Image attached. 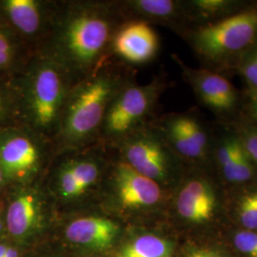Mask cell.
I'll return each instance as SVG.
<instances>
[{"label":"cell","instance_id":"ba28073f","mask_svg":"<svg viewBox=\"0 0 257 257\" xmlns=\"http://www.w3.org/2000/svg\"><path fill=\"white\" fill-rule=\"evenodd\" d=\"M57 4L58 0H5L0 12L12 31L37 54L51 35Z\"/></svg>","mask_w":257,"mask_h":257},{"label":"cell","instance_id":"f1b7e54d","mask_svg":"<svg viewBox=\"0 0 257 257\" xmlns=\"http://www.w3.org/2000/svg\"><path fill=\"white\" fill-rule=\"evenodd\" d=\"M7 181V179H6V177H5V175L3 174V172H2V170L0 169V188L2 187V185L5 183Z\"/></svg>","mask_w":257,"mask_h":257},{"label":"cell","instance_id":"9a60e30c","mask_svg":"<svg viewBox=\"0 0 257 257\" xmlns=\"http://www.w3.org/2000/svg\"><path fill=\"white\" fill-rule=\"evenodd\" d=\"M46 199L43 192L35 187L17 193L6 208V226L16 237L25 236L44 219Z\"/></svg>","mask_w":257,"mask_h":257},{"label":"cell","instance_id":"7a4b0ae2","mask_svg":"<svg viewBox=\"0 0 257 257\" xmlns=\"http://www.w3.org/2000/svg\"><path fill=\"white\" fill-rule=\"evenodd\" d=\"M135 79L134 68L109 58L92 74L74 83L54 140L56 154L98 142L110 102Z\"/></svg>","mask_w":257,"mask_h":257},{"label":"cell","instance_id":"8992f818","mask_svg":"<svg viewBox=\"0 0 257 257\" xmlns=\"http://www.w3.org/2000/svg\"><path fill=\"white\" fill-rule=\"evenodd\" d=\"M56 155L51 138L20 124L0 133V169L7 181L27 182L48 171Z\"/></svg>","mask_w":257,"mask_h":257},{"label":"cell","instance_id":"83f0119b","mask_svg":"<svg viewBox=\"0 0 257 257\" xmlns=\"http://www.w3.org/2000/svg\"><path fill=\"white\" fill-rule=\"evenodd\" d=\"M4 257H19V252L16 248L8 247L5 254H4Z\"/></svg>","mask_w":257,"mask_h":257},{"label":"cell","instance_id":"e0dca14e","mask_svg":"<svg viewBox=\"0 0 257 257\" xmlns=\"http://www.w3.org/2000/svg\"><path fill=\"white\" fill-rule=\"evenodd\" d=\"M215 158L225 179L231 183L248 182L253 175V162L239 134H227L214 147Z\"/></svg>","mask_w":257,"mask_h":257},{"label":"cell","instance_id":"4316f807","mask_svg":"<svg viewBox=\"0 0 257 257\" xmlns=\"http://www.w3.org/2000/svg\"><path fill=\"white\" fill-rule=\"evenodd\" d=\"M188 257H224L220 253L210 249H199L192 252Z\"/></svg>","mask_w":257,"mask_h":257},{"label":"cell","instance_id":"5bb4252c","mask_svg":"<svg viewBox=\"0 0 257 257\" xmlns=\"http://www.w3.org/2000/svg\"><path fill=\"white\" fill-rule=\"evenodd\" d=\"M175 206L177 214L185 220L204 223L214 215L217 196L207 179L192 177L178 190Z\"/></svg>","mask_w":257,"mask_h":257},{"label":"cell","instance_id":"2e32d148","mask_svg":"<svg viewBox=\"0 0 257 257\" xmlns=\"http://www.w3.org/2000/svg\"><path fill=\"white\" fill-rule=\"evenodd\" d=\"M118 230V224L107 216L89 214L71 221L66 236L74 244L104 249L111 245Z\"/></svg>","mask_w":257,"mask_h":257},{"label":"cell","instance_id":"7402d4cb","mask_svg":"<svg viewBox=\"0 0 257 257\" xmlns=\"http://www.w3.org/2000/svg\"><path fill=\"white\" fill-rule=\"evenodd\" d=\"M241 224L248 230H257V190L244 194L238 203Z\"/></svg>","mask_w":257,"mask_h":257},{"label":"cell","instance_id":"44dd1931","mask_svg":"<svg viewBox=\"0 0 257 257\" xmlns=\"http://www.w3.org/2000/svg\"><path fill=\"white\" fill-rule=\"evenodd\" d=\"M11 86V85H10ZM5 87L0 86V125L5 124L8 121H15L18 124L21 123V117H20V110H19V98L18 94L16 96L11 97L10 95H15L17 93L15 84L14 89L9 91Z\"/></svg>","mask_w":257,"mask_h":257},{"label":"cell","instance_id":"ac0fdd59","mask_svg":"<svg viewBox=\"0 0 257 257\" xmlns=\"http://www.w3.org/2000/svg\"><path fill=\"white\" fill-rule=\"evenodd\" d=\"M185 5L190 20L189 27L217 21L248 6L237 0H187Z\"/></svg>","mask_w":257,"mask_h":257},{"label":"cell","instance_id":"30bf717a","mask_svg":"<svg viewBox=\"0 0 257 257\" xmlns=\"http://www.w3.org/2000/svg\"><path fill=\"white\" fill-rule=\"evenodd\" d=\"M175 154L185 161H200L211 150V139L192 112H171L154 120Z\"/></svg>","mask_w":257,"mask_h":257},{"label":"cell","instance_id":"5b68a950","mask_svg":"<svg viewBox=\"0 0 257 257\" xmlns=\"http://www.w3.org/2000/svg\"><path fill=\"white\" fill-rule=\"evenodd\" d=\"M168 88L163 75H156L148 84L128 83L110 102L103 120L99 142L112 147L121 139L156 118V107Z\"/></svg>","mask_w":257,"mask_h":257},{"label":"cell","instance_id":"484cf974","mask_svg":"<svg viewBox=\"0 0 257 257\" xmlns=\"http://www.w3.org/2000/svg\"><path fill=\"white\" fill-rule=\"evenodd\" d=\"M247 95H248L250 113H251L252 117L257 121V90L248 89Z\"/></svg>","mask_w":257,"mask_h":257},{"label":"cell","instance_id":"52a82bcc","mask_svg":"<svg viewBox=\"0 0 257 257\" xmlns=\"http://www.w3.org/2000/svg\"><path fill=\"white\" fill-rule=\"evenodd\" d=\"M116 156L140 175L162 187L183 161L169 145L153 120L112 146Z\"/></svg>","mask_w":257,"mask_h":257},{"label":"cell","instance_id":"7c38bea8","mask_svg":"<svg viewBox=\"0 0 257 257\" xmlns=\"http://www.w3.org/2000/svg\"><path fill=\"white\" fill-rule=\"evenodd\" d=\"M159 49V37L152 25L125 21L113 36L108 58L134 68L152 62Z\"/></svg>","mask_w":257,"mask_h":257},{"label":"cell","instance_id":"ffe728a7","mask_svg":"<svg viewBox=\"0 0 257 257\" xmlns=\"http://www.w3.org/2000/svg\"><path fill=\"white\" fill-rule=\"evenodd\" d=\"M173 248L170 242L155 235H143L124 248L121 257H170Z\"/></svg>","mask_w":257,"mask_h":257},{"label":"cell","instance_id":"d4e9b609","mask_svg":"<svg viewBox=\"0 0 257 257\" xmlns=\"http://www.w3.org/2000/svg\"><path fill=\"white\" fill-rule=\"evenodd\" d=\"M239 135L250 159L257 165V130L247 128Z\"/></svg>","mask_w":257,"mask_h":257},{"label":"cell","instance_id":"603a6c76","mask_svg":"<svg viewBox=\"0 0 257 257\" xmlns=\"http://www.w3.org/2000/svg\"><path fill=\"white\" fill-rule=\"evenodd\" d=\"M239 71L248 83V89L257 90V47L240 61Z\"/></svg>","mask_w":257,"mask_h":257},{"label":"cell","instance_id":"4dcf8cb0","mask_svg":"<svg viewBox=\"0 0 257 257\" xmlns=\"http://www.w3.org/2000/svg\"><path fill=\"white\" fill-rule=\"evenodd\" d=\"M4 208H5V205H4V201L0 199V217H1V214L4 211Z\"/></svg>","mask_w":257,"mask_h":257},{"label":"cell","instance_id":"9c48e42d","mask_svg":"<svg viewBox=\"0 0 257 257\" xmlns=\"http://www.w3.org/2000/svg\"><path fill=\"white\" fill-rule=\"evenodd\" d=\"M106 181L110 199L111 198L114 206L121 211L148 210L162 202L164 194L162 187L156 181L140 175L128 163L120 159L114 151L106 174Z\"/></svg>","mask_w":257,"mask_h":257},{"label":"cell","instance_id":"277c9868","mask_svg":"<svg viewBox=\"0 0 257 257\" xmlns=\"http://www.w3.org/2000/svg\"><path fill=\"white\" fill-rule=\"evenodd\" d=\"M181 37L205 63L227 66L257 47V6L217 21L187 28Z\"/></svg>","mask_w":257,"mask_h":257},{"label":"cell","instance_id":"d6986e66","mask_svg":"<svg viewBox=\"0 0 257 257\" xmlns=\"http://www.w3.org/2000/svg\"><path fill=\"white\" fill-rule=\"evenodd\" d=\"M34 55L6 22L0 24V72L20 74Z\"/></svg>","mask_w":257,"mask_h":257},{"label":"cell","instance_id":"1f68e13d","mask_svg":"<svg viewBox=\"0 0 257 257\" xmlns=\"http://www.w3.org/2000/svg\"><path fill=\"white\" fill-rule=\"evenodd\" d=\"M3 229V222L1 220V217H0V231Z\"/></svg>","mask_w":257,"mask_h":257},{"label":"cell","instance_id":"8fae6325","mask_svg":"<svg viewBox=\"0 0 257 257\" xmlns=\"http://www.w3.org/2000/svg\"><path fill=\"white\" fill-rule=\"evenodd\" d=\"M173 58L181 69L186 82L190 85L198 101L219 116L233 113L238 106L237 90L222 74L211 69H193L177 56Z\"/></svg>","mask_w":257,"mask_h":257},{"label":"cell","instance_id":"3957f363","mask_svg":"<svg viewBox=\"0 0 257 257\" xmlns=\"http://www.w3.org/2000/svg\"><path fill=\"white\" fill-rule=\"evenodd\" d=\"M74 84L53 57L35 54L15 82L21 123L54 141Z\"/></svg>","mask_w":257,"mask_h":257},{"label":"cell","instance_id":"cb8c5ba5","mask_svg":"<svg viewBox=\"0 0 257 257\" xmlns=\"http://www.w3.org/2000/svg\"><path fill=\"white\" fill-rule=\"evenodd\" d=\"M233 243L243 254L248 257H257L256 231L248 230L238 231L234 236Z\"/></svg>","mask_w":257,"mask_h":257},{"label":"cell","instance_id":"f546056e","mask_svg":"<svg viewBox=\"0 0 257 257\" xmlns=\"http://www.w3.org/2000/svg\"><path fill=\"white\" fill-rule=\"evenodd\" d=\"M7 248H8V246H6V245H0V257H4Z\"/></svg>","mask_w":257,"mask_h":257},{"label":"cell","instance_id":"6da1fadb","mask_svg":"<svg viewBox=\"0 0 257 257\" xmlns=\"http://www.w3.org/2000/svg\"><path fill=\"white\" fill-rule=\"evenodd\" d=\"M123 22L115 0H58L51 35L40 52L77 82L109 59L111 40Z\"/></svg>","mask_w":257,"mask_h":257},{"label":"cell","instance_id":"4fadbf2b","mask_svg":"<svg viewBox=\"0 0 257 257\" xmlns=\"http://www.w3.org/2000/svg\"><path fill=\"white\" fill-rule=\"evenodd\" d=\"M124 21H140L161 25L181 36L190 26L185 1L180 0H115Z\"/></svg>","mask_w":257,"mask_h":257}]
</instances>
